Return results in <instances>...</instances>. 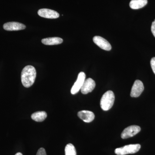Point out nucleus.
<instances>
[{"mask_svg":"<svg viewBox=\"0 0 155 155\" xmlns=\"http://www.w3.org/2000/svg\"><path fill=\"white\" fill-rule=\"evenodd\" d=\"M36 76V71L33 66L28 65L22 69L21 72V81L25 87H29L33 85Z\"/></svg>","mask_w":155,"mask_h":155,"instance_id":"nucleus-1","label":"nucleus"},{"mask_svg":"<svg viewBox=\"0 0 155 155\" xmlns=\"http://www.w3.org/2000/svg\"><path fill=\"white\" fill-rule=\"evenodd\" d=\"M115 101V95L111 91H108L103 95L100 102L101 108L104 111H108L112 107Z\"/></svg>","mask_w":155,"mask_h":155,"instance_id":"nucleus-2","label":"nucleus"},{"mask_svg":"<svg viewBox=\"0 0 155 155\" xmlns=\"http://www.w3.org/2000/svg\"><path fill=\"white\" fill-rule=\"evenodd\" d=\"M140 144H129L122 147L116 148L115 150V153L117 155H125L128 154L135 153L140 148Z\"/></svg>","mask_w":155,"mask_h":155,"instance_id":"nucleus-3","label":"nucleus"},{"mask_svg":"<svg viewBox=\"0 0 155 155\" xmlns=\"http://www.w3.org/2000/svg\"><path fill=\"white\" fill-rule=\"evenodd\" d=\"M141 128L137 125H131L125 128L122 131L121 137L122 139H127L132 137L140 131Z\"/></svg>","mask_w":155,"mask_h":155,"instance_id":"nucleus-4","label":"nucleus"},{"mask_svg":"<svg viewBox=\"0 0 155 155\" xmlns=\"http://www.w3.org/2000/svg\"><path fill=\"white\" fill-rule=\"evenodd\" d=\"M85 78L86 75L84 72H80L78 74L77 80L71 88V93L72 94H76L80 90L85 80Z\"/></svg>","mask_w":155,"mask_h":155,"instance_id":"nucleus-5","label":"nucleus"},{"mask_svg":"<svg viewBox=\"0 0 155 155\" xmlns=\"http://www.w3.org/2000/svg\"><path fill=\"white\" fill-rule=\"evenodd\" d=\"M143 90L144 86L142 82L140 80H136L131 88L130 96L132 97H137L140 95Z\"/></svg>","mask_w":155,"mask_h":155,"instance_id":"nucleus-6","label":"nucleus"},{"mask_svg":"<svg viewBox=\"0 0 155 155\" xmlns=\"http://www.w3.org/2000/svg\"><path fill=\"white\" fill-rule=\"evenodd\" d=\"M95 86V82L93 79L91 78H87L84 81L83 85L81 89V92L84 94H87L93 91Z\"/></svg>","mask_w":155,"mask_h":155,"instance_id":"nucleus-7","label":"nucleus"},{"mask_svg":"<svg viewBox=\"0 0 155 155\" xmlns=\"http://www.w3.org/2000/svg\"><path fill=\"white\" fill-rule=\"evenodd\" d=\"M95 44L100 48L105 51H110L112 49L111 45L104 38L101 36H96L93 38Z\"/></svg>","mask_w":155,"mask_h":155,"instance_id":"nucleus-8","label":"nucleus"},{"mask_svg":"<svg viewBox=\"0 0 155 155\" xmlns=\"http://www.w3.org/2000/svg\"><path fill=\"white\" fill-rule=\"evenodd\" d=\"M38 14L40 17L48 19H57L60 16L57 11L49 9H40Z\"/></svg>","mask_w":155,"mask_h":155,"instance_id":"nucleus-9","label":"nucleus"},{"mask_svg":"<svg viewBox=\"0 0 155 155\" xmlns=\"http://www.w3.org/2000/svg\"><path fill=\"white\" fill-rule=\"evenodd\" d=\"M26 26L23 24L18 22H7L3 25V28L7 31H18L23 30Z\"/></svg>","mask_w":155,"mask_h":155,"instance_id":"nucleus-10","label":"nucleus"},{"mask_svg":"<svg viewBox=\"0 0 155 155\" xmlns=\"http://www.w3.org/2000/svg\"><path fill=\"white\" fill-rule=\"evenodd\" d=\"M78 116L84 122L89 123L94 119V114L92 112L88 110H81L78 113Z\"/></svg>","mask_w":155,"mask_h":155,"instance_id":"nucleus-11","label":"nucleus"},{"mask_svg":"<svg viewBox=\"0 0 155 155\" xmlns=\"http://www.w3.org/2000/svg\"><path fill=\"white\" fill-rule=\"evenodd\" d=\"M42 43L45 45H53L61 44L63 43V39L59 37L48 38L42 39Z\"/></svg>","mask_w":155,"mask_h":155,"instance_id":"nucleus-12","label":"nucleus"},{"mask_svg":"<svg viewBox=\"0 0 155 155\" xmlns=\"http://www.w3.org/2000/svg\"><path fill=\"white\" fill-rule=\"evenodd\" d=\"M147 4V0H131L129 6L131 9L137 10L144 7Z\"/></svg>","mask_w":155,"mask_h":155,"instance_id":"nucleus-13","label":"nucleus"},{"mask_svg":"<svg viewBox=\"0 0 155 155\" xmlns=\"http://www.w3.org/2000/svg\"><path fill=\"white\" fill-rule=\"evenodd\" d=\"M47 117V114L45 111H38L33 113L31 115L32 120L37 122H41L44 121Z\"/></svg>","mask_w":155,"mask_h":155,"instance_id":"nucleus-14","label":"nucleus"},{"mask_svg":"<svg viewBox=\"0 0 155 155\" xmlns=\"http://www.w3.org/2000/svg\"><path fill=\"white\" fill-rule=\"evenodd\" d=\"M65 155H76V150L72 143L67 144L65 148Z\"/></svg>","mask_w":155,"mask_h":155,"instance_id":"nucleus-15","label":"nucleus"},{"mask_svg":"<svg viewBox=\"0 0 155 155\" xmlns=\"http://www.w3.org/2000/svg\"><path fill=\"white\" fill-rule=\"evenodd\" d=\"M36 155H47L45 150L43 148H41L38 151Z\"/></svg>","mask_w":155,"mask_h":155,"instance_id":"nucleus-16","label":"nucleus"},{"mask_svg":"<svg viewBox=\"0 0 155 155\" xmlns=\"http://www.w3.org/2000/svg\"><path fill=\"white\" fill-rule=\"evenodd\" d=\"M151 67L152 69L153 72L155 74V58H152L150 61Z\"/></svg>","mask_w":155,"mask_h":155,"instance_id":"nucleus-17","label":"nucleus"},{"mask_svg":"<svg viewBox=\"0 0 155 155\" xmlns=\"http://www.w3.org/2000/svg\"><path fill=\"white\" fill-rule=\"evenodd\" d=\"M151 31L152 32L153 35L155 37V19L154 22H152L151 26Z\"/></svg>","mask_w":155,"mask_h":155,"instance_id":"nucleus-18","label":"nucleus"},{"mask_svg":"<svg viewBox=\"0 0 155 155\" xmlns=\"http://www.w3.org/2000/svg\"><path fill=\"white\" fill-rule=\"evenodd\" d=\"M15 155H23L22 153H16Z\"/></svg>","mask_w":155,"mask_h":155,"instance_id":"nucleus-19","label":"nucleus"}]
</instances>
